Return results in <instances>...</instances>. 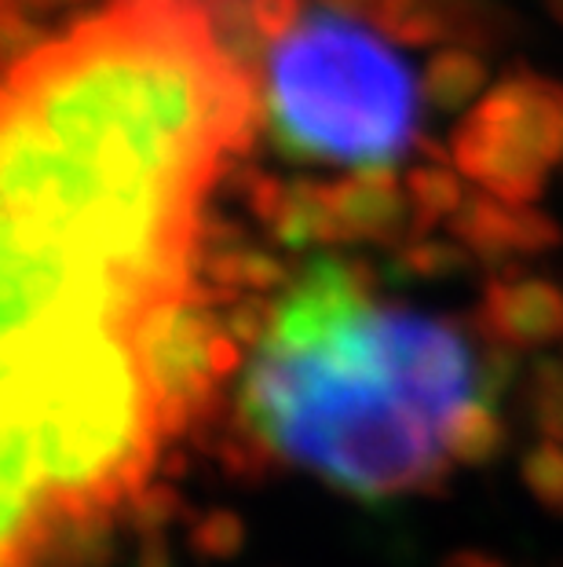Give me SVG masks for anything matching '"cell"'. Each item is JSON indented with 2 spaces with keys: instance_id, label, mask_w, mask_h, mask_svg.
<instances>
[{
  "instance_id": "obj_1",
  "label": "cell",
  "mask_w": 563,
  "mask_h": 567,
  "mask_svg": "<svg viewBox=\"0 0 563 567\" xmlns=\"http://www.w3.org/2000/svg\"><path fill=\"white\" fill-rule=\"evenodd\" d=\"M263 122L206 0H103L0 70V333L161 330Z\"/></svg>"
},
{
  "instance_id": "obj_2",
  "label": "cell",
  "mask_w": 563,
  "mask_h": 567,
  "mask_svg": "<svg viewBox=\"0 0 563 567\" xmlns=\"http://www.w3.org/2000/svg\"><path fill=\"white\" fill-rule=\"evenodd\" d=\"M483 400L469 337L425 311L388 305L366 264L307 260L271 300L242 367L246 429L358 502H395L447 484L442 436Z\"/></svg>"
},
{
  "instance_id": "obj_3",
  "label": "cell",
  "mask_w": 563,
  "mask_h": 567,
  "mask_svg": "<svg viewBox=\"0 0 563 567\" xmlns=\"http://www.w3.org/2000/svg\"><path fill=\"white\" fill-rule=\"evenodd\" d=\"M268 33L260 103L285 151L352 173H388L410 151L417 81L380 33L296 4H282Z\"/></svg>"
},
{
  "instance_id": "obj_4",
  "label": "cell",
  "mask_w": 563,
  "mask_h": 567,
  "mask_svg": "<svg viewBox=\"0 0 563 567\" xmlns=\"http://www.w3.org/2000/svg\"><path fill=\"white\" fill-rule=\"evenodd\" d=\"M81 530L38 443L0 406V567H41Z\"/></svg>"
},
{
  "instance_id": "obj_5",
  "label": "cell",
  "mask_w": 563,
  "mask_h": 567,
  "mask_svg": "<svg viewBox=\"0 0 563 567\" xmlns=\"http://www.w3.org/2000/svg\"><path fill=\"white\" fill-rule=\"evenodd\" d=\"M479 341L512 348V352H542L563 341V289L545 275L520 268L494 271L479 289L476 308Z\"/></svg>"
},
{
  "instance_id": "obj_6",
  "label": "cell",
  "mask_w": 563,
  "mask_h": 567,
  "mask_svg": "<svg viewBox=\"0 0 563 567\" xmlns=\"http://www.w3.org/2000/svg\"><path fill=\"white\" fill-rule=\"evenodd\" d=\"M453 238L472 252L479 264L494 271L517 268L520 260L545 257L563 246V227L538 205L501 202L487 190L469 195L450 220Z\"/></svg>"
},
{
  "instance_id": "obj_7",
  "label": "cell",
  "mask_w": 563,
  "mask_h": 567,
  "mask_svg": "<svg viewBox=\"0 0 563 567\" xmlns=\"http://www.w3.org/2000/svg\"><path fill=\"white\" fill-rule=\"evenodd\" d=\"M450 162L479 190L517 205H534L545 195L549 176H553V168L534 162L531 154L512 147L509 140H501L498 132L479 125L469 114L461 117V125L450 136Z\"/></svg>"
},
{
  "instance_id": "obj_8",
  "label": "cell",
  "mask_w": 563,
  "mask_h": 567,
  "mask_svg": "<svg viewBox=\"0 0 563 567\" xmlns=\"http://www.w3.org/2000/svg\"><path fill=\"white\" fill-rule=\"evenodd\" d=\"M490 89V66L483 52L469 44H447L428 59L421 74V95L439 114H461L476 106Z\"/></svg>"
},
{
  "instance_id": "obj_9",
  "label": "cell",
  "mask_w": 563,
  "mask_h": 567,
  "mask_svg": "<svg viewBox=\"0 0 563 567\" xmlns=\"http://www.w3.org/2000/svg\"><path fill=\"white\" fill-rule=\"evenodd\" d=\"M442 446H447L450 465L487 468L505 454L509 425L490 400H472L453 414V421L447 425V436H442Z\"/></svg>"
},
{
  "instance_id": "obj_10",
  "label": "cell",
  "mask_w": 563,
  "mask_h": 567,
  "mask_svg": "<svg viewBox=\"0 0 563 567\" xmlns=\"http://www.w3.org/2000/svg\"><path fill=\"white\" fill-rule=\"evenodd\" d=\"M406 195L417 213V224L432 227L453 220V213L465 205V176L453 165H421L406 179Z\"/></svg>"
},
{
  "instance_id": "obj_11",
  "label": "cell",
  "mask_w": 563,
  "mask_h": 567,
  "mask_svg": "<svg viewBox=\"0 0 563 567\" xmlns=\"http://www.w3.org/2000/svg\"><path fill=\"white\" fill-rule=\"evenodd\" d=\"M523 403L534 429L545 440H563V359L560 355H538L526 367Z\"/></svg>"
},
{
  "instance_id": "obj_12",
  "label": "cell",
  "mask_w": 563,
  "mask_h": 567,
  "mask_svg": "<svg viewBox=\"0 0 563 567\" xmlns=\"http://www.w3.org/2000/svg\"><path fill=\"white\" fill-rule=\"evenodd\" d=\"M520 480L538 505L563 513V440H538L520 462Z\"/></svg>"
},
{
  "instance_id": "obj_13",
  "label": "cell",
  "mask_w": 563,
  "mask_h": 567,
  "mask_svg": "<svg viewBox=\"0 0 563 567\" xmlns=\"http://www.w3.org/2000/svg\"><path fill=\"white\" fill-rule=\"evenodd\" d=\"M479 264L469 249H465L458 238L453 243H421L406 252V268H410L414 279H453V275H465Z\"/></svg>"
},
{
  "instance_id": "obj_14",
  "label": "cell",
  "mask_w": 563,
  "mask_h": 567,
  "mask_svg": "<svg viewBox=\"0 0 563 567\" xmlns=\"http://www.w3.org/2000/svg\"><path fill=\"white\" fill-rule=\"evenodd\" d=\"M447 567H505V564L487 557V553H458V557H450Z\"/></svg>"
},
{
  "instance_id": "obj_15",
  "label": "cell",
  "mask_w": 563,
  "mask_h": 567,
  "mask_svg": "<svg viewBox=\"0 0 563 567\" xmlns=\"http://www.w3.org/2000/svg\"><path fill=\"white\" fill-rule=\"evenodd\" d=\"M545 8H549V16H553L563 27V0H545Z\"/></svg>"
},
{
  "instance_id": "obj_16",
  "label": "cell",
  "mask_w": 563,
  "mask_h": 567,
  "mask_svg": "<svg viewBox=\"0 0 563 567\" xmlns=\"http://www.w3.org/2000/svg\"><path fill=\"white\" fill-rule=\"evenodd\" d=\"M563 114V111H560ZM560 165H563V122H560Z\"/></svg>"
}]
</instances>
